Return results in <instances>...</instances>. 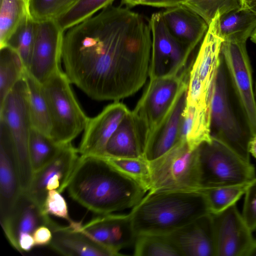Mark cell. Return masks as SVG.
<instances>
[{"instance_id": "cell-47", "label": "cell", "mask_w": 256, "mask_h": 256, "mask_svg": "<svg viewBox=\"0 0 256 256\" xmlns=\"http://www.w3.org/2000/svg\"><path fill=\"white\" fill-rule=\"evenodd\" d=\"M250 8L256 13V2Z\"/></svg>"}, {"instance_id": "cell-46", "label": "cell", "mask_w": 256, "mask_h": 256, "mask_svg": "<svg viewBox=\"0 0 256 256\" xmlns=\"http://www.w3.org/2000/svg\"><path fill=\"white\" fill-rule=\"evenodd\" d=\"M249 256H256V240L254 246L250 252Z\"/></svg>"}, {"instance_id": "cell-34", "label": "cell", "mask_w": 256, "mask_h": 256, "mask_svg": "<svg viewBox=\"0 0 256 256\" xmlns=\"http://www.w3.org/2000/svg\"><path fill=\"white\" fill-rule=\"evenodd\" d=\"M120 172L140 184L147 192L150 188V162L137 158L103 157Z\"/></svg>"}, {"instance_id": "cell-29", "label": "cell", "mask_w": 256, "mask_h": 256, "mask_svg": "<svg viewBox=\"0 0 256 256\" xmlns=\"http://www.w3.org/2000/svg\"><path fill=\"white\" fill-rule=\"evenodd\" d=\"M27 0H0V48L8 40L29 14Z\"/></svg>"}, {"instance_id": "cell-1", "label": "cell", "mask_w": 256, "mask_h": 256, "mask_svg": "<svg viewBox=\"0 0 256 256\" xmlns=\"http://www.w3.org/2000/svg\"><path fill=\"white\" fill-rule=\"evenodd\" d=\"M152 42L150 18L111 4L64 33L65 72L91 98L118 101L144 84Z\"/></svg>"}, {"instance_id": "cell-16", "label": "cell", "mask_w": 256, "mask_h": 256, "mask_svg": "<svg viewBox=\"0 0 256 256\" xmlns=\"http://www.w3.org/2000/svg\"><path fill=\"white\" fill-rule=\"evenodd\" d=\"M22 192L17 159L12 136L0 122V220L4 226Z\"/></svg>"}, {"instance_id": "cell-26", "label": "cell", "mask_w": 256, "mask_h": 256, "mask_svg": "<svg viewBox=\"0 0 256 256\" xmlns=\"http://www.w3.org/2000/svg\"><path fill=\"white\" fill-rule=\"evenodd\" d=\"M180 140L185 141L192 150L212 140L209 110L186 104L182 114Z\"/></svg>"}, {"instance_id": "cell-6", "label": "cell", "mask_w": 256, "mask_h": 256, "mask_svg": "<svg viewBox=\"0 0 256 256\" xmlns=\"http://www.w3.org/2000/svg\"><path fill=\"white\" fill-rule=\"evenodd\" d=\"M198 154L200 190L248 184L256 177L250 162L218 139L201 144Z\"/></svg>"}, {"instance_id": "cell-3", "label": "cell", "mask_w": 256, "mask_h": 256, "mask_svg": "<svg viewBox=\"0 0 256 256\" xmlns=\"http://www.w3.org/2000/svg\"><path fill=\"white\" fill-rule=\"evenodd\" d=\"M210 213L206 198L199 190L148 192L129 214L137 236L169 234Z\"/></svg>"}, {"instance_id": "cell-27", "label": "cell", "mask_w": 256, "mask_h": 256, "mask_svg": "<svg viewBox=\"0 0 256 256\" xmlns=\"http://www.w3.org/2000/svg\"><path fill=\"white\" fill-rule=\"evenodd\" d=\"M28 92L29 109L32 127L50 137L52 124L42 85L26 70L24 74Z\"/></svg>"}, {"instance_id": "cell-32", "label": "cell", "mask_w": 256, "mask_h": 256, "mask_svg": "<svg viewBox=\"0 0 256 256\" xmlns=\"http://www.w3.org/2000/svg\"><path fill=\"white\" fill-rule=\"evenodd\" d=\"M37 22L28 14L8 40V46L20 56L28 70L34 43Z\"/></svg>"}, {"instance_id": "cell-49", "label": "cell", "mask_w": 256, "mask_h": 256, "mask_svg": "<svg viewBox=\"0 0 256 256\" xmlns=\"http://www.w3.org/2000/svg\"></svg>"}, {"instance_id": "cell-36", "label": "cell", "mask_w": 256, "mask_h": 256, "mask_svg": "<svg viewBox=\"0 0 256 256\" xmlns=\"http://www.w3.org/2000/svg\"><path fill=\"white\" fill-rule=\"evenodd\" d=\"M78 0H28L30 16L36 22L56 20Z\"/></svg>"}, {"instance_id": "cell-24", "label": "cell", "mask_w": 256, "mask_h": 256, "mask_svg": "<svg viewBox=\"0 0 256 256\" xmlns=\"http://www.w3.org/2000/svg\"><path fill=\"white\" fill-rule=\"evenodd\" d=\"M144 140L132 111L125 116L108 140L104 157H144Z\"/></svg>"}, {"instance_id": "cell-15", "label": "cell", "mask_w": 256, "mask_h": 256, "mask_svg": "<svg viewBox=\"0 0 256 256\" xmlns=\"http://www.w3.org/2000/svg\"><path fill=\"white\" fill-rule=\"evenodd\" d=\"M78 150L72 144H63L59 152L34 176L26 192L43 209L48 190L63 192L68 184L78 158Z\"/></svg>"}, {"instance_id": "cell-22", "label": "cell", "mask_w": 256, "mask_h": 256, "mask_svg": "<svg viewBox=\"0 0 256 256\" xmlns=\"http://www.w3.org/2000/svg\"><path fill=\"white\" fill-rule=\"evenodd\" d=\"M52 220L26 192H22L9 222L2 229L12 246L22 254L18 243L20 234L28 233L32 235L38 227L41 225L48 226Z\"/></svg>"}, {"instance_id": "cell-25", "label": "cell", "mask_w": 256, "mask_h": 256, "mask_svg": "<svg viewBox=\"0 0 256 256\" xmlns=\"http://www.w3.org/2000/svg\"><path fill=\"white\" fill-rule=\"evenodd\" d=\"M218 33L224 40L246 42L256 28V13L250 8L240 7L216 15Z\"/></svg>"}, {"instance_id": "cell-43", "label": "cell", "mask_w": 256, "mask_h": 256, "mask_svg": "<svg viewBox=\"0 0 256 256\" xmlns=\"http://www.w3.org/2000/svg\"><path fill=\"white\" fill-rule=\"evenodd\" d=\"M248 150L250 154L256 158V134L254 135L250 140Z\"/></svg>"}, {"instance_id": "cell-48", "label": "cell", "mask_w": 256, "mask_h": 256, "mask_svg": "<svg viewBox=\"0 0 256 256\" xmlns=\"http://www.w3.org/2000/svg\"><path fill=\"white\" fill-rule=\"evenodd\" d=\"M28 1V0H27Z\"/></svg>"}, {"instance_id": "cell-13", "label": "cell", "mask_w": 256, "mask_h": 256, "mask_svg": "<svg viewBox=\"0 0 256 256\" xmlns=\"http://www.w3.org/2000/svg\"><path fill=\"white\" fill-rule=\"evenodd\" d=\"M210 214L215 256H249L256 240L236 204Z\"/></svg>"}, {"instance_id": "cell-5", "label": "cell", "mask_w": 256, "mask_h": 256, "mask_svg": "<svg viewBox=\"0 0 256 256\" xmlns=\"http://www.w3.org/2000/svg\"><path fill=\"white\" fill-rule=\"evenodd\" d=\"M70 84L62 69L42 84L51 120L50 138L60 144L70 143L84 131L89 118L80 106Z\"/></svg>"}, {"instance_id": "cell-23", "label": "cell", "mask_w": 256, "mask_h": 256, "mask_svg": "<svg viewBox=\"0 0 256 256\" xmlns=\"http://www.w3.org/2000/svg\"><path fill=\"white\" fill-rule=\"evenodd\" d=\"M162 12L173 36L193 52L208 31L206 21L183 4L166 8Z\"/></svg>"}, {"instance_id": "cell-12", "label": "cell", "mask_w": 256, "mask_h": 256, "mask_svg": "<svg viewBox=\"0 0 256 256\" xmlns=\"http://www.w3.org/2000/svg\"><path fill=\"white\" fill-rule=\"evenodd\" d=\"M221 52L253 136L256 134V101L246 42L224 40Z\"/></svg>"}, {"instance_id": "cell-18", "label": "cell", "mask_w": 256, "mask_h": 256, "mask_svg": "<svg viewBox=\"0 0 256 256\" xmlns=\"http://www.w3.org/2000/svg\"><path fill=\"white\" fill-rule=\"evenodd\" d=\"M130 111L124 104L114 101L96 116L89 118L78 148V153L104 157L108 140Z\"/></svg>"}, {"instance_id": "cell-9", "label": "cell", "mask_w": 256, "mask_h": 256, "mask_svg": "<svg viewBox=\"0 0 256 256\" xmlns=\"http://www.w3.org/2000/svg\"><path fill=\"white\" fill-rule=\"evenodd\" d=\"M189 74L188 70L180 74L150 79L132 111L140 124L144 144L168 114L180 93L188 86Z\"/></svg>"}, {"instance_id": "cell-7", "label": "cell", "mask_w": 256, "mask_h": 256, "mask_svg": "<svg viewBox=\"0 0 256 256\" xmlns=\"http://www.w3.org/2000/svg\"><path fill=\"white\" fill-rule=\"evenodd\" d=\"M0 121L12 136L17 159L22 192H26L33 176L28 140L32 128L28 103V92L24 78L19 80L0 104Z\"/></svg>"}, {"instance_id": "cell-14", "label": "cell", "mask_w": 256, "mask_h": 256, "mask_svg": "<svg viewBox=\"0 0 256 256\" xmlns=\"http://www.w3.org/2000/svg\"><path fill=\"white\" fill-rule=\"evenodd\" d=\"M64 32L56 20L37 22L36 38L28 70L43 84L60 68Z\"/></svg>"}, {"instance_id": "cell-41", "label": "cell", "mask_w": 256, "mask_h": 256, "mask_svg": "<svg viewBox=\"0 0 256 256\" xmlns=\"http://www.w3.org/2000/svg\"><path fill=\"white\" fill-rule=\"evenodd\" d=\"M187 0H142L138 5L168 8L182 4Z\"/></svg>"}, {"instance_id": "cell-40", "label": "cell", "mask_w": 256, "mask_h": 256, "mask_svg": "<svg viewBox=\"0 0 256 256\" xmlns=\"http://www.w3.org/2000/svg\"><path fill=\"white\" fill-rule=\"evenodd\" d=\"M34 244L36 246L49 245L52 238L51 229L46 225L38 227L32 234Z\"/></svg>"}, {"instance_id": "cell-44", "label": "cell", "mask_w": 256, "mask_h": 256, "mask_svg": "<svg viewBox=\"0 0 256 256\" xmlns=\"http://www.w3.org/2000/svg\"><path fill=\"white\" fill-rule=\"evenodd\" d=\"M241 7L250 8L256 2V0H238Z\"/></svg>"}, {"instance_id": "cell-33", "label": "cell", "mask_w": 256, "mask_h": 256, "mask_svg": "<svg viewBox=\"0 0 256 256\" xmlns=\"http://www.w3.org/2000/svg\"><path fill=\"white\" fill-rule=\"evenodd\" d=\"M114 0H78L56 21L65 32L112 4Z\"/></svg>"}, {"instance_id": "cell-8", "label": "cell", "mask_w": 256, "mask_h": 256, "mask_svg": "<svg viewBox=\"0 0 256 256\" xmlns=\"http://www.w3.org/2000/svg\"><path fill=\"white\" fill-rule=\"evenodd\" d=\"M149 162V192L200 190L198 148L191 149L185 141Z\"/></svg>"}, {"instance_id": "cell-38", "label": "cell", "mask_w": 256, "mask_h": 256, "mask_svg": "<svg viewBox=\"0 0 256 256\" xmlns=\"http://www.w3.org/2000/svg\"><path fill=\"white\" fill-rule=\"evenodd\" d=\"M43 210L46 214L65 219L69 223L72 221L68 214L67 203L60 192L57 190L48 191Z\"/></svg>"}, {"instance_id": "cell-37", "label": "cell", "mask_w": 256, "mask_h": 256, "mask_svg": "<svg viewBox=\"0 0 256 256\" xmlns=\"http://www.w3.org/2000/svg\"><path fill=\"white\" fill-rule=\"evenodd\" d=\"M209 24L220 15L241 7L238 0H187L182 4Z\"/></svg>"}, {"instance_id": "cell-4", "label": "cell", "mask_w": 256, "mask_h": 256, "mask_svg": "<svg viewBox=\"0 0 256 256\" xmlns=\"http://www.w3.org/2000/svg\"><path fill=\"white\" fill-rule=\"evenodd\" d=\"M210 128L212 138L250 162L248 144L252 135L222 52L210 99Z\"/></svg>"}, {"instance_id": "cell-30", "label": "cell", "mask_w": 256, "mask_h": 256, "mask_svg": "<svg viewBox=\"0 0 256 256\" xmlns=\"http://www.w3.org/2000/svg\"><path fill=\"white\" fill-rule=\"evenodd\" d=\"M62 145L32 127L29 136L28 151L34 174L51 161Z\"/></svg>"}, {"instance_id": "cell-31", "label": "cell", "mask_w": 256, "mask_h": 256, "mask_svg": "<svg viewBox=\"0 0 256 256\" xmlns=\"http://www.w3.org/2000/svg\"><path fill=\"white\" fill-rule=\"evenodd\" d=\"M136 256H182L169 234H143L134 243Z\"/></svg>"}, {"instance_id": "cell-21", "label": "cell", "mask_w": 256, "mask_h": 256, "mask_svg": "<svg viewBox=\"0 0 256 256\" xmlns=\"http://www.w3.org/2000/svg\"><path fill=\"white\" fill-rule=\"evenodd\" d=\"M210 214L169 234L182 256H215Z\"/></svg>"}, {"instance_id": "cell-45", "label": "cell", "mask_w": 256, "mask_h": 256, "mask_svg": "<svg viewBox=\"0 0 256 256\" xmlns=\"http://www.w3.org/2000/svg\"><path fill=\"white\" fill-rule=\"evenodd\" d=\"M142 0H122L123 4H125L128 7H132L138 6Z\"/></svg>"}, {"instance_id": "cell-17", "label": "cell", "mask_w": 256, "mask_h": 256, "mask_svg": "<svg viewBox=\"0 0 256 256\" xmlns=\"http://www.w3.org/2000/svg\"><path fill=\"white\" fill-rule=\"evenodd\" d=\"M78 228L93 240L117 254L134 244L136 235L130 214H98Z\"/></svg>"}, {"instance_id": "cell-2", "label": "cell", "mask_w": 256, "mask_h": 256, "mask_svg": "<svg viewBox=\"0 0 256 256\" xmlns=\"http://www.w3.org/2000/svg\"><path fill=\"white\" fill-rule=\"evenodd\" d=\"M70 196L98 214L132 208L147 192L104 158L80 156L70 179Z\"/></svg>"}, {"instance_id": "cell-11", "label": "cell", "mask_w": 256, "mask_h": 256, "mask_svg": "<svg viewBox=\"0 0 256 256\" xmlns=\"http://www.w3.org/2000/svg\"><path fill=\"white\" fill-rule=\"evenodd\" d=\"M152 50L148 75L150 79L176 76L184 72L192 51L173 36L162 12L154 13L150 18Z\"/></svg>"}, {"instance_id": "cell-10", "label": "cell", "mask_w": 256, "mask_h": 256, "mask_svg": "<svg viewBox=\"0 0 256 256\" xmlns=\"http://www.w3.org/2000/svg\"><path fill=\"white\" fill-rule=\"evenodd\" d=\"M224 41L218 33L216 16L209 24L197 56L190 68L187 105L210 110L212 88Z\"/></svg>"}, {"instance_id": "cell-28", "label": "cell", "mask_w": 256, "mask_h": 256, "mask_svg": "<svg viewBox=\"0 0 256 256\" xmlns=\"http://www.w3.org/2000/svg\"><path fill=\"white\" fill-rule=\"evenodd\" d=\"M26 70L16 50L7 45L0 48V104L16 83L24 78Z\"/></svg>"}, {"instance_id": "cell-42", "label": "cell", "mask_w": 256, "mask_h": 256, "mask_svg": "<svg viewBox=\"0 0 256 256\" xmlns=\"http://www.w3.org/2000/svg\"><path fill=\"white\" fill-rule=\"evenodd\" d=\"M18 243L22 252H28L35 246L32 235L28 233H22L18 238Z\"/></svg>"}, {"instance_id": "cell-20", "label": "cell", "mask_w": 256, "mask_h": 256, "mask_svg": "<svg viewBox=\"0 0 256 256\" xmlns=\"http://www.w3.org/2000/svg\"><path fill=\"white\" fill-rule=\"evenodd\" d=\"M69 224L62 226L52 220L48 226L52 233L49 246L56 252L64 256H118L82 232L79 222L72 220Z\"/></svg>"}, {"instance_id": "cell-19", "label": "cell", "mask_w": 256, "mask_h": 256, "mask_svg": "<svg viewBox=\"0 0 256 256\" xmlns=\"http://www.w3.org/2000/svg\"><path fill=\"white\" fill-rule=\"evenodd\" d=\"M188 86L182 91L168 114L146 140L143 156L148 162L160 158L180 141V126L186 103Z\"/></svg>"}, {"instance_id": "cell-35", "label": "cell", "mask_w": 256, "mask_h": 256, "mask_svg": "<svg viewBox=\"0 0 256 256\" xmlns=\"http://www.w3.org/2000/svg\"><path fill=\"white\" fill-rule=\"evenodd\" d=\"M248 184L210 188L200 190L205 195L211 213L215 214L236 204L244 194Z\"/></svg>"}, {"instance_id": "cell-39", "label": "cell", "mask_w": 256, "mask_h": 256, "mask_svg": "<svg viewBox=\"0 0 256 256\" xmlns=\"http://www.w3.org/2000/svg\"><path fill=\"white\" fill-rule=\"evenodd\" d=\"M244 194L242 216L253 232L256 230V177L249 183Z\"/></svg>"}]
</instances>
